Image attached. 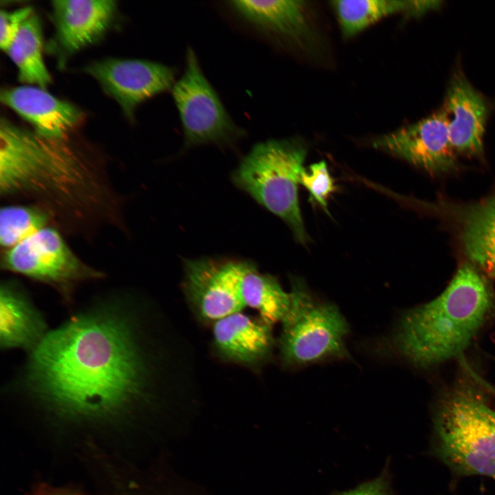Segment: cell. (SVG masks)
I'll return each mask as SVG.
<instances>
[{
  "instance_id": "cell-1",
  "label": "cell",
  "mask_w": 495,
  "mask_h": 495,
  "mask_svg": "<svg viewBox=\"0 0 495 495\" xmlns=\"http://www.w3.org/2000/svg\"><path fill=\"white\" fill-rule=\"evenodd\" d=\"M15 386L56 414L94 420L199 390L192 351L170 320L154 302L120 295L50 331Z\"/></svg>"
},
{
  "instance_id": "cell-2",
  "label": "cell",
  "mask_w": 495,
  "mask_h": 495,
  "mask_svg": "<svg viewBox=\"0 0 495 495\" xmlns=\"http://www.w3.org/2000/svg\"><path fill=\"white\" fill-rule=\"evenodd\" d=\"M494 313L487 276L468 261L439 296L402 316L394 346L417 366H432L464 351Z\"/></svg>"
},
{
  "instance_id": "cell-3",
  "label": "cell",
  "mask_w": 495,
  "mask_h": 495,
  "mask_svg": "<svg viewBox=\"0 0 495 495\" xmlns=\"http://www.w3.org/2000/svg\"><path fill=\"white\" fill-rule=\"evenodd\" d=\"M182 289L191 312L204 325L247 309L274 325L290 305L289 293L274 276L243 260H185Z\"/></svg>"
},
{
  "instance_id": "cell-4",
  "label": "cell",
  "mask_w": 495,
  "mask_h": 495,
  "mask_svg": "<svg viewBox=\"0 0 495 495\" xmlns=\"http://www.w3.org/2000/svg\"><path fill=\"white\" fill-rule=\"evenodd\" d=\"M434 450L461 476L495 479V410L468 387L443 397L433 417Z\"/></svg>"
},
{
  "instance_id": "cell-5",
  "label": "cell",
  "mask_w": 495,
  "mask_h": 495,
  "mask_svg": "<svg viewBox=\"0 0 495 495\" xmlns=\"http://www.w3.org/2000/svg\"><path fill=\"white\" fill-rule=\"evenodd\" d=\"M307 155L296 140H269L255 144L232 173V181L265 209L280 217L296 239L308 241L299 207L298 186Z\"/></svg>"
},
{
  "instance_id": "cell-6",
  "label": "cell",
  "mask_w": 495,
  "mask_h": 495,
  "mask_svg": "<svg viewBox=\"0 0 495 495\" xmlns=\"http://www.w3.org/2000/svg\"><path fill=\"white\" fill-rule=\"evenodd\" d=\"M289 296V308L276 341L282 364L295 366L346 357L344 338L349 326L338 309L314 297L298 278L291 279Z\"/></svg>"
},
{
  "instance_id": "cell-7",
  "label": "cell",
  "mask_w": 495,
  "mask_h": 495,
  "mask_svg": "<svg viewBox=\"0 0 495 495\" xmlns=\"http://www.w3.org/2000/svg\"><path fill=\"white\" fill-rule=\"evenodd\" d=\"M2 267L52 286L68 308L73 307L79 284L103 276L80 261L56 230L47 226L7 250Z\"/></svg>"
},
{
  "instance_id": "cell-8",
  "label": "cell",
  "mask_w": 495,
  "mask_h": 495,
  "mask_svg": "<svg viewBox=\"0 0 495 495\" xmlns=\"http://www.w3.org/2000/svg\"><path fill=\"white\" fill-rule=\"evenodd\" d=\"M171 91L186 147L206 144L230 145L243 136V131L230 117L190 47L186 52L184 73Z\"/></svg>"
},
{
  "instance_id": "cell-9",
  "label": "cell",
  "mask_w": 495,
  "mask_h": 495,
  "mask_svg": "<svg viewBox=\"0 0 495 495\" xmlns=\"http://www.w3.org/2000/svg\"><path fill=\"white\" fill-rule=\"evenodd\" d=\"M80 159L66 140L39 137L16 157L4 176L9 195L52 188L65 190L76 183L80 175Z\"/></svg>"
},
{
  "instance_id": "cell-10",
  "label": "cell",
  "mask_w": 495,
  "mask_h": 495,
  "mask_svg": "<svg viewBox=\"0 0 495 495\" xmlns=\"http://www.w3.org/2000/svg\"><path fill=\"white\" fill-rule=\"evenodd\" d=\"M448 122V113L443 109L415 123L380 135L372 144L375 148L428 173H447L457 166Z\"/></svg>"
},
{
  "instance_id": "cell-11",
  "label": "cell",
  "mask_w": 495,
  "mask_h": 495,
  "mask_svg": "<svg viewBox=\"0 0 495 495\" xmlns=\"http://www.w3.org/2000/svg\"><path fill=\"white\" fill-rule=\"evenodd\" d=\"M84 71L131 120L139 104L171 90L175 82L173 67L146 60L108 58L93 62Z\"/></svg>"
},
{
  "instance_id": "cell-12",
  "label": "cell",
  "mask_w": 495,
  "mask_h": 495,
  "mask_svg": "<svg viewBox=\"0 0 495 495\" xmlns=\"http://www.w3.org/2000/svg\"><path fill=\"white\" fill-rule=\"evenodd\" d=\"M272 326L245 312L224 317L211 325L212 351L222 362L258 371L271 359L276 343Z\"/></svg>"
},
{
  "instance_id": "cell-13",
  "label": "cell",
  "mask_w": 495,
  "mask_h": 495,
  "mask_svg": "<svg viewBox=\"0 0 495 495\" xmlns=\"http://www.w3.org/2000/svg\"><path fill=\"white\" fill-rule=\"evenodd\" d=\"M0 99L32 124L34 133L47 140H63L83 121V112L46 89L23 85L3 89Z\"/></svg>"
},
{
  "instance_id": "cell-14",
  "label": "cell",
  "mask_w": 495,
  "mask_h": 495,
  "mask_svg": "<svg viewBox=\"0 0 495 495\" xmlns=\"http://www.w3.org/2000/svg\"><path fill=\"white\" fill-rule=\"evenodd\" d=\"M54 47L66 57L98 41L114 19L111 0H56L52 2Z\"/></svg>"
},
{
  "instance_id": "cell-15",
  "label": "cell",
  "mask_w": 495,
  "mask_h": 495,
  "mask_svg": "<svg viewBox=\"0 0 495 495\" xmlns=\"http://www.w3.org/2000/svg\"><path fill=\"white\" fill-rule=\"evenodd\" d=\"M444 109L448 115L450 140L455 153L471 157L483 155L487 106L461 72L455 73L451 78Z\"/></svg>"
},
{
  "instance_id": "cell-16",
  "label": "cell",
  "mask_w": 495,
  "mask_h": 495,
  "mask_svg": "<svg viewBox=\"0 0 495 495\" xmlns=\"http://www.w3.org/2000/svg\"><path fill=\"white\" fill-rule=\"evenodd\" d=\"M50 331L43 314L16 282L6 280L0 288V348L32 353Z\"/></svg>"
},
{
  "instance_id": "cell-17",
  "label": "cell",
  "mask_w": 495,
  "mask_h": 495,
  "mask_svg": "<svg viewBox=\"0 0 495 495\" xmlns=\"http://www.w3.org/2000/svg\"><path fill=\"white\" fill-rule=\"evenodd\" d=\"M456 209L459 238L469 262L495 278V194Z\"/></svg>"
},
{
  "instance_id": "cell-18",
  "label": "cell",
  "mask_w": 495,
  "mask_h": 495,
  "mask_svg": "<svg viewBox=\"0 0 495 495\" xmlns=\"http://www.w3.org/2000/svg\"><path fill=\"white\" fill-rule=\"evenodd\" d=\"M245 20L258 28L295 41L311 34L305 1L298 0H239L230 2Z\"/></svg>"
},
{
  "instance_id": "cell-19",
  "label": "cell",
  "mask_w": 495,
  "mask_h": 495,
  "mask_svg": "<svg viewBox=\"0 0 495 495\" xmlns=\"http://www.w3.org/2000/svg\"><path fill=\"white\" fill-rule=\"evenodd\" d=\"M342 35L351 37L393 14L404 12L419 16L424 14L423 1L335 0L331 1Z\"/></svg>"
},
{
  "instance_id": "cell-20",
  "label": "cell",
  "mask_w": 495,
  "mask_h": 495,
  "mask_svg": "<svg viewBox=\"0 0 495 495\" xmlns=\"http://www.w3.org/2000/svg\"><path fill=\"white\" fill-rule=\"evenodd\" d=\"M41 28L39 17L33 12L5 52L16 66L19 81L46 89L52 77L43 58Z\"/></svg>"
},
{
  "instance_id": "cell-21",
  "label": "cell",
  "mask_w": 495,
  "mask_h": 495,
  "mask_svg": "<svg viewBox=\"0 0 495 495\" xmlns=\"http://www.w3.org/2000/svg\"><path fill=\"white\" fill-rule=\"evenodd\" d=\"M49 216L43 209L28 206H7L0 211V243L9 250L46 227Z\"/></svg>"
},
{
  "instance_id": "cell-22",
  "label": "cell",
  "mask_w": 495,
  "mask_h": 495,
  "mask_svg": "<svg viewBox=\"0 0 495 495\" xmlns=\"http://www.w3.org/2000/svg\"><path fill=\"white\" fill-rule=\"evenodd\" d=\"M300 184L309 192L310 200L320 205L328 214L327 199L336 188L325 162L321 161L305 168L300 176Z\"/></svg>"
},
{
  "instance_id": "cell-23",
  "label": "cell",
  "mask_w": 495,
  "mask_h": 495,
  "mask_svg": "<svg viewBox=\"0 0 495 495\" xmlns=\"http://www.w3.org/2000/svg\"><path fill=\"white\" fill-rule=\"evenodd\" d=\"M30 6L14 11L0 12V46L6 52L16 36L23 22L33 13Z\"/></svg>"
},
{
  "instance_id": "cell-24",
  "label": "cell",
  "mask_w": 495,
  "mask_h": 495,
  "mask_svg": "<svg viewBox=\"0 0 495 495\" xmlns=\"http://www.w3.org/2000/svg\"><path fill=\"white\" fill-rule=\"evenodd\" d=\"M341 495H388V484L385 477L380 476Z\"/></svg>"
},
{
  "instance_id": "cell-25",
  "label": "cell",
  "mask_w": 495,
  "mask_h": 495,
  "mask_svg": "<svg viewBox=\"0 0 495 495\" xmlns=\"http://www.w3.org/2000/svg\"><path fill=\"white\" fill-rule=\"evenodd\" d=\"M29 495H74L71 493L51 488L50 487H42Z\"/></svg>"
}]
</instances>
